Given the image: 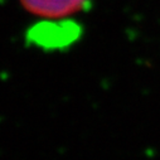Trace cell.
I'll list each match as a JSON object with an SVG mask.
<instances>
[{"mask_svg": "<svg viewBox=\"0 0 160 160\" xmlns=\"http://www.w3.org/2000/svg\"><path fill=\"white\" fill-rule=\"evenodd\" d=\"M82 33V28L72 20L41 22L28 32V41L43 49H59L71 46Z\"/></svg>", "mask_w": 160, "mask_h": 160, "instance_id": "obj_1", "label": "cell"}, {"mask_svg": "<svg viewBox=\"0 0 160 160\" xmlns=\"http://www.w3.org/2000/svg\"><path fill=\"white\" fill-rule=\"evenodd\" d=\"M90 0H20L24 9L34 15L57 19L83 10Z\"/></svg>", "mask_w": 160, "mask_h": 160, "instance_id": "obj_2", "label": "cell"}]
</instances>
